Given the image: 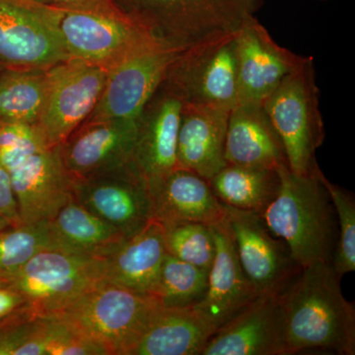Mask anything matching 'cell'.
Masks as SVG:
<instances>
[{
  "label": "cell",
  "mask_w": 355,
  "mask_h": 355,
  "mask_svg": "<svg viewBox=\"0 0 355 355\" xmlns=\"http://www.w3.org/2000/svg\"><path fill=\"white\" fill-rule=\"evenodd\" d=\"M340 280L331 263L317 261L279 292L286 355L311 349L355 354L354 305L343 296Z\"/></svg>",
  "instance_id": "1"
},
{
  "label": "cell",
  "mask_w": 355,
  "mask_h": 355,
  "mask_svg": "<svg viewBox=\"0 0 355 355\" xmlns=\"http://www.w3.org/2000/svg\"><path fill=\"white\" fill-rule=\"evenodd\" d=\"M318 169L311 175L279 170V193L261 214L266 227L286 245L291 258L301 268L333 261L336 249V222L330 196Z\"/></svg>",
  "instance_id": "2"
},
{
  "label": "cell",
  "mask_w": 355,
  "mask_h": 355,
  "mask_svg": "<svg viewBox=\"0 0 355 355\" xmlns=\"http://www.w3.org/2000/svg\"><path fill=\"white\" fill-rule=\"evenodd\" d=\"M161 42L184 51L234 34L253 17L259 0H114Z\"/></svg>",
  "instance_id": "3"
},
{
  "label": "cell",
  "mask_w": 355,
  "mask_h": 355,
  "mask_svg": "<svg viewBox=\"0 0 355 355\" xmlns=\"http://www.w3.org/2000/svg\"><path fill=\"white\" fill-rule=\"evenodd\" d=\"M162 308L153 295L104 280L55 316L64 318L108 355H130Z\"/></svg>",
  "instance_id": "4"
},
{
  "label": "cell",
  "mask_w": 355,
  "mask_h": 355,
  "mask_svg": "<svg viewBox=\"0 0 355 355\" xmlns=\"http://www.w3.org/2000/svg\"><path fill=\"white\" fill-rule=\"evenodd\" d=\"M261 106L282 140L288 169L302 176L313 174L319 166L315 154L326 135L314 58L306 57Z\"/></svg>",
  "instance_id": "5"
},
{
  "label": "cell",
  "mask_w": 355,
  "mask_h": 355,
  "mask_svg": "<svg viewBox=\"0 0 355 355\" xmlns=\"http://www.w3.org/2000/svg\"><path fill=\"white\" fill-rule=\"evenodd\" d=\"M7 280L35 315L55 316L106 280L105 258L46 250Z\"/></svg>",
  "instance_id": "6"
},
{
  "label": "cell",
  "mask_w": 355,
  "mask_h": 355,
  "mask_svg": "<svg viewBox=\"0 0 355 355\" xmlns=\"http://www.w3.org/2000/svg\"><path fill=\"white\" fill-rule=\"evenodd\" d=\"M50 8L69 58L107 70L133 51L158 40L121 9L112 12Z\"/></svg>",
  "instance_id": "7"
},
{
  "label": "cell",
  "mask_w": 355,
  "mask_h": 355,
  "mask_svg": "<svg viewBox=\"0 0 355 355\" xmlns=\"http://www.w3.org/2000/svg\"><path fill=\"white\" fill-rule=\"evenodd\" d=\"M235 35L217 37L182 51L164 83L184 103L234 109L239 100Z\"/></svg>",
  "instance_id": "8"
},
{
  "label": "cell",
  "mask_w": 355,
  "mask_h": 355,
  "mask_svg": "<svg viewBox=\"0 0 355 355\" xmlns=\"http://www.w3.org/2000/svg\"><path fill=\"white\" fill-rule=\"evenodd\" d=\"M182 51L156 40L116 62L108 69L101 97L87 120H139Z\"/></svg>",
  "instance_id": "9"
},
{
  "label": "cell",
  "mask_w": 355,
  "mask_h": 355,
  "mask_svg": "<svg viewBox=\"0 0 355 355\" xmlns=\"http://www.w3.org/2000/svg\"><path fill=\"white\" fill-rule=\"evenodd\" d=\"M108 70L69 58L48 69V86L37 127L50 147L60 146L87 120L101 97Z\"/></svg>",
  "instance_id": "10"
},
{
  "label": "cell",
  "mask_w": 355,
  "mask_h": 355,
  "mask_svg": "<svg viewBox=\"0 0 355 355\" xmlns=\"http://www.w3.org/2000/svg\"><path fill=\"white\" fill-rule=\"evenodd\" d=\"M51 8L32 0H0V64L50 69L69 60Z\"/></svg>",
  "instance_id": "11"
},
{
  "label": "cell",
  "mask_w": 355,
  "mask_h": 355,
  "mask_svg": "<svg viewBox=\"0 0 355 355\" xmlns=\"http://www.w3.org/2000/svg\"><path fill=\"white\" fill-rule=\"evenodd\" d=\"M224 219L243 272L259 294L279 293L300 272L286 245L270 233L260 214L225 205Z\"/></svg>",
  "instance_id": "12"
},
{
  "label": "cell",
  "mask_w": 355,
  "mask_h": 355,
  "mask_svg": "<svg viewBox=\"0 0 355 355\" xmlns=\"http://www.w3.org/2000/svg\"><path fill=\"white\" fill-rule=\"evenodd\" d=\"M73 182V200L130 237L154 219L146 180L132 166Z\"/></svg>",
  "instance_id": "13"
},
{
  "label": "cell",
  "mask_w": 355,
  "mask_h": 355,
  "mask_svg": "<svg viewBox=\"0 0 355 355\" xmlns=\"http://www.w3.org/2000/svg\"><path fill=\"white\" fill-rule=\"evenodd\" d=\"M139 120H86L60 146V157L72 181L87 179L130 165Z\"/></svg>",
  "instance_id": "14"
},
{
  "label": "cell",
  "mask_w": 355,
  "mask_h": 355,
  "mask_svg": "<svg viewBox=\"0 0 355 355\" xmlns=\"http://www.w3.org/2000/svg\"><path fill=\"white\" fill-rule=\"evenodd\" d=\"M235 50L238 104L263 105L306 58L279 46L254 16L236 32Z\"/></svg>",
  "instance_id": "15"
},
{
  "label": "cell",
  "mask_w": 355,
  "mask_h": 355,
  "mask_svg": "<svg viewBox=\"0 0 355 355\" xmlns=\"http://www.w3.org/2000/svg\"><path fill=\"white\" fill-rule=\"evenodd\" d=\"M7 173L22 224L51 220L73 198V182L62 163L60 146L30 156Z\"/></svg>",
  "instance_id": "16"
},
{
  "label": "cell",
  "mask_w": 355,
  "mask_h": 355,
  "mask_svg": "<svg viewBox=\"0 0 355 355\" xmlns=\"http://www.w3.org/2000/svg\"><path fill=\"white\" fill-rule=\"evenodd\" d=\"M183 105L163 83L140 116L130 166L147 184L179 168L177 142Z\"/></svg>",
  "instance_id": "17"
},
{
  "label": "cell",
  "mask_w": 355,
  "mask_h": 355,
  "mask_svg": "<svg viewBox=\"0 0 355 355\" xmlns=\"http://www.w3.org/2000/svg\"><path fill=\"white\" fill-rule=\"evenodd\" d=\"M200 355H286L279 293L261 294L222 324Z\"/></svg>",
  "instance_id": "18"
},
{
  "label": "cell",
  "mask_w": 355,
  "mask_h": 355,
  "mask_svg": "<svg viewBox=\"0 0 355 355\" xmlns=\"http://www.w3.org/2000/svg\"><path fill=\"white\" fill-rule=\"evenodd\" d=\"M216 254L205 295L193 305L216 331L259 295L243 272L225 219L212 224Z\"/></svg>",
  "instance_id": "19"
},
{
  "label": "cell",
  "mask_w": 355,
  "mask_h": 355,
  "mask_svg": "<svg viewBox=\"0 0 355 355\" xmlns=\"http://www.w3.org/2000/svg\"><path fill=\"white\" fill-rule=\"evenodd\" d=\"M148 184L154 218L162 225L177 222L212 224L223 220L225 205L209 182L190 170L177 168Z\"/></svg>",
  "instance_id": "20"
},
{
  "label": "cell",
  "mask_w": 355,
  "mask_h": 355,
  "mask_svg": "<svg viewBox=\"0 0 355 355\" xmlns=\"http://www.w3.org/2000/svg\"><path fill=\"white\" fill-rule=\"evenodd\" d=\"M230 111L184 103L178 132L179 168L209 181L226 165L225 139Z\"/></svg>",
  "instance_id": "21"
},
{
  "label": "cell",
  "mask_w": 355,
  "mask_h": 355,
  "mask_svg": "<svg viewBox=\"0 0 355 355\" xmlns=\"http://www.w3.org/2000/svg\"><path fill=\"white\" fill-rule=\"evenodd\" d=\"M226 164L288 168L282 140L261 105L238 104L229 114Z\"/></svg>",
  "instance_id": "22"
},
{
  "label": "cell",
  "mask_w": 355,
  "mask_h": 355,
  "mask_svg": "<svg viewBox=\"0 0 355 355\" xmlns=\"http://www.w3.org/2000/svg\"><path fill=\"white\" fill-rule=\"evenodd\" d=\"M166 254L164 227L154 218L105 258V279L153 296Z\"/></svg>",
  "instance_id": "23"
},
{
  "label": "cell",
  "mask_w": 355,
  "mask_h": 355,
  "mask_svg": "<svg viewBox=\"0 0 355 355\" xmlns=\"http://www.w3.org/2000/svg\"><path fill=\"white\" fill-rule=\"evenodd\" d=\"M216 333L193 306L159 311L130 355H200Z\"/></svg>",
  "instance_id": "24"
},
{
  "label": "cell",
  "mask_w": 355,
  "mask_h": 355,
  "mask_svg": "<svg viewBox=\"0 0 355 355\" xmlns=\"http://www.w3.org/2000/svg\"><path fill=\"white\" fill-rule=\"evenodd\" d=\"M55 250L106 258L125 236L72 198L51 220Z\"/></svg>",
  "instance_id": "25"
},
{
  "label": "cell",
  "mask_w": 355,
  "mask_h": 355,
  "mask_svg": "<svg viewBox=\"0 0 355 355\" xmlns=\"http://www.w3.org/2000/svg\"><path fill=\"white\" fill-rule=\"evenodd\" d=\"M209 182L214 195L226 207L261 216L277 197L280 177L275 170L226 164Z\"/></svg>",
  "instance_id": "26"
},
{
  "label": "cell",
  "mask_w": 355,
  "mask_h": 355,
  "mask_svg": "<svg viewBox=\"0 0 355 355\" xmlns=\"http://www.w3.org/2000/svg\"><path fill=\"white\" fill-rule=\"evenodd\" d=\"M48 86V69L0 72V121L37 125Z\"/></svg>",
  "instance_id": "27"
},
{
  "label": "cell",
  "mask_w": 355,
  "mask_h": 355,
  "mask_svg": "<svg viewBox=\"0 0 355 355\" xmlns=\"http://www.w3.org/2000/svg\"><path fill=\"white\" fill-rule=\"evenodd\" d=\"M209 270L191 265L166 254L154 297L165 308H184L197 304L205 295Z\"/></svg>",
  "instance_id": "28"
},
{
  "label": "cell",
  "mask_w": 355,
  "mask_h": 355,
  "mask_svg": "<svg viewBox=\"0 0 355 355\" xmlns=\"http://www.w3.org/2000/svg\"><path fill=\"white\" fill-rule=\"evenodd\" d=\"M55 249L49 220L21 224L0 232V277L8 279L37 254Z\"/></svg>",
  "instance_id": "29"
},
{
  "label": "cell",
  "mask_w": 355,
  "mask_h": 355,
  "mask_svg": "<svg viewBox=\"0 0 355 355\" xmlns=\"http://www.w3.org/2000/svg\"><path fill=\"white\" fill-rule=\"evenodd\" d=\"M163 227L168 254L191 265L209 270L216 254L211 225L186 221Z\"/></svg>",
  "instance_id": "30"
},
{
  "label": "cell",
  "mask_w": 355,
  "mask_h": 355,
  "mask_svg": "<svg viewBox=\"0 0 355 355\" xmlns=\"http://www.w3.org/2000/svg\"><path fill=\"white\" fill-rule=\"evenodd\" d=\"M46 317L29 307L0 321V355H46Z\"/></svg>",
  "instance_id": "31"
},
{
  "label": "cell",
  "mask_w": 355,
  "mask_h": 355,
  "mask_svg": "<svg viewBox=\"0 0 355 355\" xmlns=\"http://www.w3.org/2000/svg\"><path fill=\"white\" fill-rule=\"evenodd\" d=\"M317 173L330 196L338 219V237L331 266L342 279L355 270V200L352 193L329 181L320 167Z\"/></svg>",
  "instance_id": "32"
},
{
  "label": "cell",
  "mask_w": 355,
  "mask_h": 355,
  "mask_svg": "<svg viewBox=\"0 0 355 355\" xmlns=\"http://www.w3.org/2000/svg\"><path fill=\"white\" fill-rule=\"evenodd\" d=\"M48 148L37 125L0 121V166L6 171Z\"/></svg>",
  "instance_id": "33"
},
{
  "label": "cell",
  "mask_w": 355,
  "mask_h": 355,
  "mask_svg": "<svg viewBox=\"0 0 355 355\" xmlns=\"http://www.w3.org/2000/svg\"><path fill=\"white\" fill-rule=\"evenodd\" d=\"M22 224L8 173L0 166V232Z\"/></svg>",
  "instance_id": "34"
},
{
  "label": "cell",
  "mask_w": 355,
  "mask_h": 355,
  "mask_svg": "<svg viewBox=\"0 0 355 355\" xmlns=\"http://www.w3.org/2000/svg\"><path fill=\"white\" fill-rule=\"evenodd\" d=\"M43 6L64 9H86V10L118 11L120 7L114 0H32Z\"/></svg>",
  "instance_id": "35"
},
{
  "label": "cell",
  "mask_w": 355,
  "mask_h": 355,
  "mask_svg": "<svg viewBox=\"0 0 355 355\" xmlns=\"http://www.w3.org/2000/svg\"><path fill=\"white\" fill-rule=\"evenodd\" d=\"M27 306L25 298L10 284L0 286V321Z\"/></svg>",
  "instance_id": "36"
},
{
  "label": "cell",
  "mask_w": 355,
  "mask_h": 355,
  "mask_svg": "<svg viewBox=\"0 0 355 355\" xmlns=\"http://www.w3.org/2000/svg\"><path fill=\"white\" fill-rule=\"evenodd\" d=\"M7 284H9L8 280L3 279V277H0V286H6Z\"/></svg>",
  "instance_id": "37"
},
{
  "label": "cell",
  "mask_w": 355,
  "mask_h": 355,
  "mask_svg": "<svg viewBox=\"0 0 355 355\" xmlns=\"http://www.w3.org/2000/svg\"><path fill=\"white\" fill-rule=\"evenodd\" d=\"M4 69V67H3V65H2L1 64H0V72L2 71V70Z\"/></svg>",
  "instance_id": "38"
}]
</instances>
